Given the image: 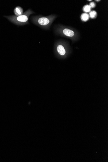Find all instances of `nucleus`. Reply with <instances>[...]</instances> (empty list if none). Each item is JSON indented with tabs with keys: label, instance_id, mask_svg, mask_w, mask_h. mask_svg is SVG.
Here are the masks:
<instances>
[{
	"label": "nucleus",
	"instance_id": "1",
	"mask_svg": "<svg viewBox=\"0 0 108 162\" xmlns=\"http://www.w3.org/2000/svg\"><path fill=\"white\" fill-rule=\"evenodd\" d=\"M31 14V12L28 10L23 14L19 16H5L8 20L17 24H25L28 22L29 16Z\"/></svg>",
	"mask_w": 108,
	"mask_h": 162
},
{
	"label": "nucleus",
	"instance_id": "2",
	"mask_svg": "<svg viewBox=\"0 0 108 162\" xmlns=\"http://www.w3.org/2000/svg\"><path fill=\"white\" fill-rule=\"evenodd\" d=\"M38 23L40 25L46 26L50 23V20L46 17H41L38 19Z\"/></svg>",
	"mask_w": 108,
	"mask_h": 162
},
{
	"label": "nucleus",
	"instance_id": "3",
	"mask_svg": "<svg viewBox=\"0 0 108 162\" xmlns=\"http://www.w3.org/2000/svg\"><path fill=\"white\" fill-rule=\"evenodd\" d=\"M63 34L67 36L72 37L74 35V32L70 29H64L63 31Z\"/></svg>",
	"mask_w": 108,
	"mask_h": 162
},
{
	"label": "nucleus",
	"instance_id": "4",
	"mask_svg": "<svg viewBox=\"0 0 108 162\" xmlns=\"http://www.w3.org/2000/svg\"><path fill=\"white\" fill-rule=\"evenodd\" d=\"M14 12L15 16H18L23 14V11L21 7L19 6H17L15 8Z\"/></svg>",
	"mask_w": 108,
	"mask_h": 162
},
{
	"label": "nucleus",
	"instance_id": "5",
	"mask_svg": "<svg viewBox=\"0 0 108 162\" xmlns=\"http://www.w3.org/2000/svg\"><path fill=\"white\" fill-rule=\"evenodd\" d=\"M57 50L58 53L62 55H63L65 54L66 53L64 47L62 45H58L57 47Z\"/></svg>",
	"mask_w": 108,
	"mask_h": 162
},
{
	"label": "nucleus",
	"instance_id": "6",
	"mask_svg": "<svg viewBox=\"0 0 108 162\" xmlns=\"http://www.w3.org/2000/svg\"><path fill=\"white\" fill-rule=\"evenodd\" d=\"M89 18V15L86 13L82 14L81 16V19L82 21L85 22L88 21Z\"/></svg>",
	"mask_w": 108,
	"mask_h": 162
},
{
	"label": "nucleus",
	"instance_id": "7",
	"mask_svg": "<svg viewBox=\"0 0 108 162\" xmlns=\"http://www.w3.org/2000/svg\"><path fill=\"white\" fill-rule=\"evenodd\" d=\"M91 8L89 5H86L84 6L83 8V11L85 12H88L91 11Z\"/></svg>",
	"mask_w": 108,
	"mask_h": 162
},
{
	"label": "nucleus",
	"instance_id": "8",
	"mask_svg": "<svg viewBox=\"0 0 108 162\" xmlns=\"http://www.w3.org/2000/svg\"><path fill=\"white\" fill-rule=\"evenodd\" d=\"M97 12L96 11H92L90 12L89 13L90 17L91 19H94L96 17Z\"/></svg>",
	"mask_w": 108,
	"mask_h": 162
},
{
	"label": "nucleus",
	"instance_id": "9",
	"mask_svg": "<svg viewBox=\"0 0 108 162\" xmlns=\"http://www.w3.org/2000/svg\"><path fill=\"white\" fill-rule=\"evenodd\" d=\"M89 5L91 7V8H94L96 6V4L95 2H92L90 3Z\"/></svg>",
	"mask_w": 108,
	"mask_h": 162
},
{
	"label": "nucleus",
	"instance_id": "10",
	"mask_svg": "<svg viewBox=\"0 0 108 162\" xmlns=\"http://www.w3.org/2000/svg\"><path fill=\"white\" fill-rule=\"evenodd\" d=\"M96 1L97 2H98V1H100V0H96Z\"/></svg>",
	"mask_w": 108,
	"mask_h": 162
},
{
	"label": "nucleus",
	"instance_id": "11",
	"mask_svg": "<svg viewBox=\"0 0 108 162\" xmlns=\"http://www.w3.org/2000/svg\"><path fill=\"white\" fill-rule=\"evenodd\" d=\"M92 1V0H88V1Z\"/></svg>",
	"mask_w": 108,
	"mask_h": 162
}]
</instances>
